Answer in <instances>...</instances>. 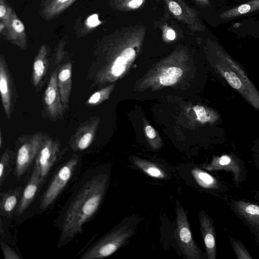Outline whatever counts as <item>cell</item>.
<instances>
[{
    "label": "cell",
    "instance_id": "ffe728a7",
    "mask_svg": "<svg viewBox=\"0 0 259 259\" xmlns=\"http://www.w3.org/2000/svg\"><path fill=\"white\" fill-rule=\"evenodd\" d=\"M131 159L137 167L149 176L159 179L167 177L165 171L157 164L136 156H133Z\"/></svg>",
    "mask_w": 259,
    "mask_h": 259
},
{
    "label": "cell",
    "instance_id": "7402d4cb",
    "mask_svg": "<svg viewBox=\"0 0 259 259\" xmlns=\"http://www.w3.org/2000/svg\"><path fill=\"white\" fill-rule=\"evenodd\" d=\"M11 155L8 150L2 154L0 160V184L2 186L10 171Z\"/></svg>",
    "mask_w": 259,
    "mask_h": 259
},
{
    "label": "cell",
    "instance_id": "e0dca14e",
    "mask_svg": "<svg viewBox=\"0 0 259 259\" xmlns=\"http://www.w3.org/2000/svg\"><path fill=\"white\" fill-rule=\"evenodd\" d=\"M22 192V188L18 187L1 193L0 211L2 215L7 219L12 217L15 210L17 209Z\"/></svg>",
    "mask_w": 259,
    "mask_h": 259
},
{
    "label": "cell",
    "instance_id": "8992f818",
    "mask_svg": "<svg viewBox=\"0 0 259 259\" xmlns=\"http://www.w3.org/2000/svg\"><path fill=\"white\" fill-rule=\"evenodd\" d=\"M61 156L60 143L57 139L48 137L35 158L34 169L44 183L51 168Z\"/></svg>",
    "mask_w": 259,
    "mask_h": 259
},
{
    "label": "cell",
    "instance_id": "b9f144b4",
    "mask_svg": "<svg viewBox=\"0 0 259 259\" xmlns=\"http://www.w3.org/2000/svg\"><path fill=\"white\" fill-rule=\"evenodd\" d=\"M257 243L258 244V246H259V242H258V243Z\"/></svg>",
    "mask_w": 259,
    "mask_h": 259
},
{
    "label": "cell",
    "instance_id": "836d02e7",
    "mask_svg": "<svg viewBox=\"0 0 259 259\" xmlns=\"http://www.w3.org/2000/svg\"><path fill=\"white\" fill-rule=\"evenodd\" d=\"M145 132L147 136L150 139H153L156 136V131L150 125H147L145 128Z\"/></svg>",
    "mask_w": 259,
    "mask_h": 259
},
{
    "label": "cell",
    "instance_id": "8fae6325",
    "mask_svg": "<svg viewBox=\"0 0 259 259\" xmlns=\"http://www.w3.org/2000/svg\"><path fill=\"white\" fill-rule=\"evenodd\" d=\"M199 220L207 257L208 259H215L217 246L213 222L203 210L199 212Z\"/></svg>",
    "mask_w": 259,
    "mask_h": 259
},
{
    "label": "cell",
    "instance_id": "ab89813d",
    "mask_svg": "<svg viewBox=\"0 0 259 259\" xmlns=\"http://www.w3.org/2000/svg\"><path fill=\"white\" fill-rule=\"evenodd\" d=\"M2 133H1V134H0V146L2 147Z\"/></svg>",
    "mask_w": 259,
    "mask_h": 259
},
{
    "label": "cell",
    "instance_id": "52a82bcc",
    "mask_svg": "<svg viewBox=\"0 0 259 259\" xmlns=\"http://www.w3.org/2000/svg\"><path fill=\"white\" fill-rule=\"evenodd\" d=\"M233 212L249 227L259 242V204L241 199H228L225 201Z\"/></svg>",
    "mask_w": 259,
    "mask_h": 259
},
{
    "label": "cell",
    "instance_id": "2e32d148",
    "mask_svg": "<svg viewBox=\"0 0 259 259\" xmlns=\"http://www.w3.org/2000/svg\"><path fill=\"white\" fill-rule=\"evenodd\" d=\"M58 85L61 101L66 108L69 103L72 89V64L63 65L57 73Z\"/></svg>",
    "mask_w": 259,
    "mask_h": 259
},
{
    "label": "cell",
    "instance_id": "4316f807",
    "mask_svg": "<svg viewBox=\"0 0 259 259\" xmlns=\"http://www.w3.org/2000/svg\"><path fill=\"white\" fill-rule=\"evenodd\" d=\"M224 76L232 87L235 89H239L242 85L240 79L233 72H225Z\"/></svg>",
    "mask_w": 259,
    "mask_h": 259
},
{
    "label": "cell",
    "instance_id": "7a4b0ae2",
    "mask_svg": "<svg viewBox=\"0 0 259 259\" xmlns=\"http://www.w3.org/2000/svg\"><path fill=\"white\" fill-rule=\"evenodd\" d=\"M137 223L134 216L124 219L82 254L81 259H96L109 256L122 247L135 234Z\"/></svg>",
    "mask_w": 259,
    "mask_h": 259
},
{
    "label": "cell",
    "instance_id": "6da1fadb",
    "mask_svg": "<svg viewBox=\"0 0 259 259\" xmlns=\"http://www.w3.org/2000/svg\"><path fill=\"white\" fill-rule=\"evenodd\" d=\"M109 177L105 174L93 176L71 201L62 222L58 246L73 240L97 213L106 195Z\"/></svg>",
    "mask_w": 259,
    "mask_h": 259
},
{
    "label": "cell",
    "instance_id": "603a6c76",
    "mask_svg": "<svg viewBox=\"0 0 259 259\" xmlns=\"http://www.w3.org/2000/svg\"><path fill=\"white\" fill-rule=\"evenodd\" d=\"M231 244L238 259H252L243 244L238 239L229 236Z\"/></svg>",
    "mask_w": 259,
    "mask_h": 259
},
{
    "label": "cell",
    "instance_id": "9a60e30c",
    "mask_svg": "<svg viewBox=\"0 0 259 259\" xmlns=\"http://www.w3.org/2000/svg\"><path fill=\"white\" fill-rule=\"evenodd\" d=\"M44 184L37 172L33 168L30 179L22 192L17 209V214L21 215L34 199L37 191Z\"/></svg>",
    "mask_w": 259,
    "mask_h": 259
},
{
    "label": "cell",
    "instance_id": "1f68e13d",
    "mask_svg": "<svg viewBox=\"0 0 259 259\" xmlns=\"http://www.w3.org/2000/svg\"><path fill=\"white\" fill-rule=\"evenodd\" d=\"M169 9L171 12L175 15H180L182 13V9L180 6L175 2H171L169 4Z\"/></svg>",
    "mask_w": 259,
    "mask_h": 259
},
{
    "label": "cell",
    "instance_id": "5bb4252c",
    "mask_svg": "<svg viewBox=\"0 0 259 259\" xmlns=\"http://www.w3.org/2000/svg\"><path fill=\"white\" fill-rule=\"evenodd\" d=\"M5 36L10 42L20 49L25 50L27 49V41L24 25L14 12L6 28Z\"/></svg>",
    "mask_w": 259,
    "mask_h": 259
},
{
    "label": "cell",
    "instance_id": "44dd1931",
    "mask_svg": "<svg viewBox=\"0 0 259 259\" xmlns=\"http://www.w3.org/2000/svg\"><path fill=\"white\" fill-rule=\"evenodd\" d=\"M113 87V85L109 86L95 92L88 99L85 104L91 106H95L100 104L108 98Z\"/></svg>",
    "mask_w": 259,
    "mask_h": 259
},
{
    "label": "cell",
    "instance_id": "7c38bea8",
    "mask_svg": "<svg viewBox=\"0 0 259 259\" xmlns=\"http://www.w3.org/2000/svg\"><path fill=\"white\" fill-rule=\"evenodd\" d=\"M0 91L3 108L7 118L9 119L13 103V94L9 72L3 55L0 58Z\"/></svg>",
    "mask_w": 259,
    "mask_h": 259
},
{
    "label": "cell",
    "instance_id": "484cf974",
    "mask_svg": "<svg viewBox=\"0 0 259 259\" xmlns=\"http://www.w3.org/2000/svg\"><path fill=\"white\" fill-rule=\"evenodd\" d=\"M1 249L5 259H20V256L10 245L1 242Z\"/></svg>",
    "mask_w": 259,
    "mask_h": 259
},
{
    "label": "cell",
    "instance_id": "d6986e66",
    "mask_svg": "<svg viewBox=\"0 0 259 259\" xmlns=\"http://www.w3.org/2000/svg\"><path fill=\"white\" fill-rule=\"evenodd\" d=\"M76 0H46L41 14L46 20L54 18L70 7Z\"/></svg>",
    "mask_w": 259,
    "mask_h": 259
},
{
    "label": "cell",
    "instance_id": "30bf717a",
    "mask_svg": "<svg viewBox=\"0 0 259 259\" xmlns=\"http://www.w3.org/2000/svg\"><path fill=\"white\" fill-rule=\"evenodd\" d=\"M44 102L46 109L52 118L57 119L63 115L65 107L61 101L56 72L51 75L45 92Z\"/></svg>",
    "mask_w": 259,
    "mask_h": 259
},
{
    "label": "cell",
    "instance_id": "5b68a950",
    "mask_svg": "<svg viewBox=\"0 0 259 259\" xmlns=\"http://www.w3.org/2000/svg\"><path fill=\"white\" fill-rule=\"evenodd\" d=\"M47 138L41 133H35L21 141L16 158L15 174L17 179H21L26 172Z\"/></svg>",
    "mask_w": 259,
    "mask_h": 259
},
{
    "label": "cell",
    "instance_id": "d6a6232c",
    "mask_svg": "<svg viewBox=\"0 0 259 259\" xmlns=\"http://www.w3.org/2000/svg\"><path fill=\"white\" fill-rule=\"evenodd\" d=\"M65 45L64 41L62 40L59 44L58 50L56 55V61L57 62H59L61 60L63 56V50Z\"/></svg>",
    "mask_w": 259,
    "mask_h": 259
},
{
    "label": "cell",
    "instance_id": "ac0fdd59",
    "mask_svg": "<svg viewBox=\"0 0 259 259\" xmlns=\"http://www.w3.org/2000/svg\"><path fill=\"white\" fill-rule=\"evenodd\" d=\"M48 50L46 45H42L35 58L32 68V82L36 87L46 74L48 65Z\"/></svg>",
    "mask_w": 259,
    "mask_h": 259
},
{
    "label": "cell",
    "instance_id": "74e56055",
    "mask_svg": "<svg viewBox=\"0 0 259 259\" xmlns=\"http://www.w3.org/2000/svg\"><path fill=\"white\" fill-rule=\"evenodd\" d=\"M255 165L259 171V155L257 158H255Z\"/></svg>",
    "mask_w": 259,
    "mask_h": 259
},
{
    "label": "cell",
    "instance_id": "83f0119b",
    "mask_svg": "<svg viewBox=\"0 0 259 259\" xmlns=\"http://www.w3.org/2000/svg\"><path fill=\"white\" fill-rule=\"evenodd\" d=\"M183 73L182 70L178 67H170L164 72L165 75H169L175 78L180 77Z\"/></svg>",
    "mask_w": 259,
    "mask_h": 259
},
{
    "label": "cell",
    "instance_id": "60d3db41",
    "mask_svg": "<svg viewBox=\"0 0 259 259\" xmlns=\"http://www.w3.org/2000/svg\"><path fill=\"white\" fill-rule=\"evenodd\" d=\"M240 23H236L235 24L234 27H239L240 26Z\"/></svg>",
    "mask_w": 259,
    "mask_h": 259
},
{
    "label": "cell",
    "instance_id": "8d00e7d4",
    "mask_svg": "<svg viewBox=\"0 0 259 259\" xmlns=\"http://www.w3.org/2000/svg\"><path fill=\"white\" fill-rule=\"evenodd\" d=\"M166 36L170 40L174 39L176 36L175 31L172 29L168 30L166 33Z\"/></svg>",
    "mask_w": 259,
    "mask_h": 259
},
{
    "label": "cell",
    "instance_id": "f1b7e54d",
    "mask_svg": "<svg viewBox=\"0 0 259 259\" xmlns=\"http://www.w3.org/2000/svg\"><path fill=\"white\" fill-rule=\"evenodd\" d=\"M159 80L160 83L164 85H171L176 83L177 79L174 77L164 75L160 77Z\"/></svg>",
    "mask_w": 259,
    "mask_h": 259
},
{
    "label": "cell",
    "instance_id": "cb8c5ba5",
    "mask_svg": "<svg viewBox=\"0 0 259 259\" xmlns=\"http://www.w3.org/2000/svg\"><path fill=\"white\" fill-rule=\"evenodd\" d=\"M13 12L12 8L6 3L5 0H0V19L6 28L10 23Z\"/></svg>",
    "mask_w": 259,
    "mask_h": 259
},
{
    "label": "cell",
    "instance_id": "d4e9b609",
    "mask_svg": "<svg viewBox=\"0 0 259 259\" xmlns=\"http://www.w3.org/2000/svg\"><path fill=\"white\" fill-rule=\"evenodd\" d=\"M127 61L122 56L118 57L114 62L110 68V73L115 77L121 75L126 69Z\"/></svg>",
    "mask_w": 259,
    "mask_h": 259
},
{
    "label": "cell",
    "instance_id": "4fadbf2b",
    "mask_svg": "<svg viewBox=\"0 0 259 259\" xmlns=\"http://www.w3.org/2000/svg\"><path fill=\"white\" fill-rule=\"evenodd\" d=\"M191 173L195 182L200 187L207 190L216 192L218 195H222L226 201L227 199L226 193L228 188L225 184L199 167H194L191 169Z\"/></svg>",
    "mask_w": 259,
    "mask_h": 259
},
{
    "label": "cell",
    "instance_id": "d590c367",
    "mask_svg": "<svg viewBox=\"0 0 259 259\" xmlns=\"http://www.w3.org/2000/svg\"><path fill=\"white\" fill-rule=\"evenodd\" d=\"M142 0H133L129 3V7L132 9H136L139 7L142 4Z\"/></svg>",
    "mask_w": 259,
    "mask_h": 259
},
{
    "label": "cell",
    "instance_id": "4dcf8cb0",
    "mask_svg": "<svg viewBox=\"0 0 259 259\" xmlns=\"http://www.w3.org/2000/svg\"><path fill=\"white\" fill-rule=\"evenodd\" d=\"M136 53L134 50L131 48L125 49L121 54V55L127 61H131L135 56Z\"/></svg>",
    "mask_w": 259,
    "mask_h": 259
},
{
    "label": "cell",
    "instance_id": "f546056e",
    "mask_svg": "<svg viewBox=\"0 0 259 259\" xmlns=\"http://www.w3.org/2000/svg\"><path fill=\"white\" fill-rule=\"evenodd\" d=\"M194 110L199 120L205 121L208 120L206 111L203 107L196 106Z\"/></svg>",
    "mask_w": 259,
    "mask_h": 259
},
{
    "label": "cell",
    "instance_id": "9c48e42d",
    "mask_svg": "<svg viewBox=\"0 0 259 259\" xmlns=\"http://www.w3.org/2000/svg\"><path fill=\"white\" fill-rule=\"evenodd\" d=\"M99 121V117H94L80 124L69 141L72 150L82 151L91 145L94 140Z\"/></svg>",
    "mask_w": 259,
    "mask_h": 259
},
{
    "label": "cell",
    "instance_id": "277c9868",
    "mask_svg": "<svg viewBox=\"0 0 259 259\" xmlns=\"http://www.w3.org/2000/svg\"><path fill=\"white\" fill-rule=\"evenodd\" d=\"M78 163V156L73 155L58 169L42 195L40 209L45 210L54 203L72 178Z\"/></svg>",
    "mask_w": 259,
    "mask_h": 259
},
{
    "label": "cell",
    "instance_id": "f35d334b",
    "mask_svg": "<svg viewBox=\"0 0 259 259\" xmlns=\"http://www.w3.org/2000/svg\"><path fill=\"white\" fill-rule=\"evenodd\" d=\"M254 198L255 200H259V190L255 192Z\"/></svg>",
    "mask_w": 259,
    "mask_h": 259
},
{
    "label": "cell",
    "instance_id": "ba28073f",
    "mask_svg": "<svg viewBox=\"0 0 259 259\" xmlns=\"http://www.w3.org/2000/svg\"><path fill=\"white\" fill-rule=\"evenodd\" d=\"M202 166L209 171L223 170L231 172L234 184L237 187L244 181L247 175L243 162L228 155L214 157L209 163L203 164Z\"/></svg>",
    "mask_w": 259,
    "mask_h": 259
},
{
    "label": "cell",
    "instance_id": "3957f363",
    "mask_svg": "<svg viewBox=\"0 0 259 259\" xmlns=\"http://www.w3.org/2000/svg\"><path fill=\"white\" fill-rule=\"evenodd\" d=\"M176 237L183 255L187 259H200L202 252L194 240L188 213L177 200Z\"/></svg>",
    "mask_w": 259,
    "mask_h": 259
},
{
    "label": "cell",
    "instance_id": "e575fe53",
    "mask_svg": "<svg viewBox=\"0 0 259 259\" xmlns=\"http://www.w3.org/2000/svg\"><path fill=\"white\" fill-rule=\"evenodd\" d=\"M250 6L248 4H243L240 6L238 8V11L240 14H245L248 12L250 10Z\"/></svg>",
    "mask_w": 259,
    "mask_h": 259
}]
</instances>
